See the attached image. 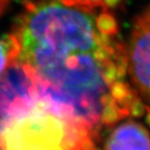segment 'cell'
<instances>
[{
	"mask_svg": "<svg viewBox=\"0 0 150 150\" xmlns=\"http://www.w3.org/2000/svg\"><path fill=\"white\" fill-rule=\"evenodd\" d=\"M21 52L17 63L33 69L40 98L53 115L82 125L94 137L103 126L142 112L124 81L126 45L108 9L61 0L26 2L13 28Z\"/></svg>",
	"mask_w": 150,
	"mask_h": 150,
	"instance_id": "6da1fadb",
	"label": "cell"
},
{
	"mask_svg": "<svg viewBox=\"0 0 150 150\" xmlns=\"http://www.w3.org/2000/svg\"><path fill=\"white\" fill-rule=\"evenodd\" d=\"M7 65V59H6V53H5L4 47H3L2 41L0 39V74L3 72L5 66Z\"/></svg>",
	"mask_w": 150,
	"mask_h": 150,
	"instance_id": "8992f818",
	"label": "cell"
},
{
	"mask_svg": "<svg viewBox=\"0 0 150 150\" xmlns=\"http://www.w3.org/2000/svg\"><path fill=\"white\" fill-rule=\"evenodd\" d=\"M104 150H150V136L143 125L127 120L110 131Z\"/></svg>",
	"mask_w": 150,
	"mask_h": 150,
	"instance_id": "3957f363",
	"label": "cell"
},
{
	"mask_svg": "<svg viewBox=\"0 0 150 150\" xmlns=\"http://www.w3.org/2000/svg\"><path fill=\"white\" fill-rule=\"evenodd\" d=\"M127 75L150 116V6L136 18L126 45Z\"/></svg>",
	"mask_w": 150,
	"mask_h": 150,
	"instance_id": "7a4b0ae2",
	"label": "cell"
},
{
	"mask_svg": "<svg viewBox=\"0 0 150 150\" xmlns=\"http://www.w3.org/2000/svg\"><path fill=\"white\" fill-rule=\"evenodd\" d=\"M3 47H4L5 53H6L7 65L17 63L20 52H21V46L19 43L17 37L14 33H6L1 38Z\"/></svg>",
	"mask_w": 150,
	"mask_h": 150,
	"instance_id": "5b68a950",
	"label": "cell"
},
{
	"mask_svg": "<svg viewBox=\"0 0 150 150\" xmlns=\"http://www.w3.org/2000/svg\"><path fill=\"white\" fill-rule=\"evenodd\" d=\"M8 125V122L6 121V120H4L3 118L0 117V134H2V131L5 129V127Z\"/></svg>",
	"mask_w": 150,
	"mask_h": 150,
	"instance_id": "52a82bcc",
	"label": "cell"
},
{
	"mask_svg": "<svg viewBox=\"0 0 150 150\" xmlns=\"http://www.w3.org/2000/svg\"><path fill=\"white\" fill-rule=\"evenodd\" d=\"M68 5L84 7V8H101L108 9L116 7L124 0H61Z\"/></svg>",
	"mask_w": 150,
	"mask_h": 150,
	"instance_id": "277c9868",
	"label": "cell"
}]
</instances>
